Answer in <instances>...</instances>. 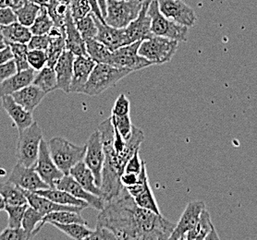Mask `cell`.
Wrapping results in <instances>:
<instances>
[{
	"label": "cell",
	"mask_w": 257,
	"mask_h": 240,
	"mask_svg": "<svg viewBox=\"0 0 257 240\" xmlns=\"http://www.w3.org/2000/svg\"><path fill=\"white\" fill-rule=\"evenodd\" d=\"M141 42L142 41L135 42L127 46L119 47L117 50L111 52L108 64L117 68L127 69L133 72L152 66L151 61L142 57L138 53Z\"/></svg>",
	"instance_id": "9"
},
{
	"label": "cell",
	"mask_w": 257,
	"mask_h": 240,
	"mask_svg": "<svg viewBox=\"0 0 257 240\" xmlns=\"http://www.w3.org/2000/svg\"><path fill=\"white\" fill-rule=\"evenodd\" d=\"M12 59H13V54L10 46L3 50H0V65L4 64Z\"/></svg>",
	"instance_id": "53"
},
{
	"label": "cell",
	"mask_w": 257,
	"mask_h": 240,
	"mask_svg": "<svg viewBox=\"0 0 257 240\" xmlns=\"http://www.w3.org/2000/svg\"><path fill=\"white\" fill-rule=\"evenodd\" d=\"M85 41V47H86V53L89 58L94 60V62L97 63H105L108 64L111 51L103 45L101 42L96 40L95 38H90L86 39Z\"/></svg>",
	"instance_id": "34"
},
{
	"label": "cell",
	"mask_w": 257,
	"mask_h": 240,
	"mask_svg": "<svg viewBox=\"0 0 257 240\" xmlns=\"http://www.w3.org/2000/svg\"><path fill=\"white\" fill-rule=\"evenodd\" d=\"M42 140L43 132L36 122L19 132L16 149L17 163L28 167H35L37 163Z\"/></svg>",
	"instance_id": "5"
},
{
	"label": "cell",
	"mask_w": 257,
	"mask_h": 240,
	"mask_svg": "<svg viewBox=\"0 0 257 240\" xmlns=\"http://www.w3.org/2000/svg\"><path fill=\"white\" fill-rule=\"evenodd\" d=\"M35 193L44 196L47 199H50V200H52L56 203H59V204L77 206V207H82L84 209L87 208V207H90L86 201L77 199L69 192L57 188V187H49V188H45V189H39V190H36Z\"/></svg>",
	"instance_id": "28"
},
{
	"label": "cell",
	"mask_w": 257,
	"mask_h": 240,
	"mask_svg": "<svg viewBox=\"0 0 257 240\" xmlns=\"http://www.w3.org/2000/svg\"><path fill=\"white\" fill-rule=\"evenodd\" d=\"M85 145L86 152L83 162L89 167V169L93 172L95 182L100 187L102 181V172L105 163V152L98 129L89 137Z\"/></svg>",
	"instance_id": "10"
},
{
	"label": "cell",
	"mask_w": 257,
	"mask_h": 240,
	"mask_svg": "<svg viewBox=\"0 0 257 240\" xmlns=\"http://www.w3.org/2000/svg\"><path fill=\"white\" fill-rule=\"evenodd\" d=\"M70 175L76 180L84 189L89 192L94 194L96 196L102 197L104 196L101 187L96 184L94 174L91 170L89 169L84 162L82 161L74 165L70 171ZM104 199V198H103Z\"/></svg>",
	"instance_id": "27"
},
{
	"label": "cell",
	"mask_w": 257,
	"mask_h": 240,
	"mask_svg": "<svg viewBox=\"0 0 257 240\" xmlns=\"http://www.w3.org/2000/svg\"><path fill=\"white\" fill-rule=\"evenodd\" d=\"M8 46H9V45H8L6 39H5V37L3 36L2 31H1V28H0V50L5 49Z\"/></svg>",
	"instance_id": "57"
},
{
	"label": "cell",
	"mask_w": 257,
	"mask_h": 240,
	"mask_svg": "<svg viewBox=\"0 0 257 240\" xmlns=\"http://www.w3.org/2000/svg\"><path fill=\"white\" fill-rule=\"evenodd\" d=\"M5 207H6V202L3 199V197L0 195V211H5Z\"/></svg>",
	"instance_id": "59"
},
{
	"label": "cell",
	"mask_w": 257,
	"mask_h": 240,
	"mask_svg": "<svg viewBox=\"0 0 257 240\" xmlns=\"http://www.w3.org/2000/svg\"><path fill=\"white\" fill-rule=\"evenodd\" d=\"M27 60L32 69L35 71H41L44 67L47 66V53L43 50H29Z\"/></svg>",
	"instance_id": "44"
},
{
	"label": "cell",
	"mask_w": 257,
	"mask_h": 240,
	"mask_svg": "<svg viewBox=\"0 0 257 240\" xmlns=\"http://www.w3.org/2000/svg\"><path fill=\"white\" fill-rule=\"evenodd\" d=\"M47 12L52 19L54 26L59 29H65V19L69 12V5L60 3L58 0H50L47 7Z\"/></svg>",
	"instance_id": "37"
},
{
	"label": "cell",
	"mask_w": 257,
	"mask_h": 240,
	"mask_svg": "<svg viewBox=\"0 0 257 240\" xmlns=\"http://www.w3.org/2000/svg\"><path fill=\"white\" fill-rule=\"evenodd\" d=\"M24 193L28 200V204L35 208L36 211H39L43 216L47 215L50 212L58 211H71L82 212L84 210L82 207L77 206H69V205H62L56 203L50 199H47L46 197L38 195L35 192L28 191L24 189Z\"/></svg>",
	"instance_id": "21"
},
{
	"label": "cell",
	"mask_w": 257,
	"mask_h": 240,
	"mask_svg": "<svg viewBox=\"0 0 257 240\" xmlns=\"http://www.w3.org/2000/svg\"><path fill=\"white\" fill-rule=\"evenodd\" d=\"M13 54V59L16 63L18 71H25L28 70L30 67L28 60H27V55L29 48L27 44H21V43H9L8 44Z\"/></svg>",
	"instance_id": "40"
},
{
	"label": "cell",
	"mask_w": 257,
	"mask_h": 240,
	"mask_svg": "<svg viewBox=\"0 0 257 240\" xmlns=\"http://www.w3.org/2000/svg\"><path fill=\"white\" fill-rule=\"evenodd\" d=\"M0 28L8 44L9 43L28 44L33 36L29 27H26L18 22L9 25H5V26H1Z\"/></svg>",
	"instance_id": "29"
},
{
	"label": "cell",
	"mask_w": 257,
	"mask_h": 240,
	"mask_svg": "<svg viewBox=\"0 0 257 240\" xmlns=\"http://www.w3.org/2000/svg\"><path fill=\"white\" fill-rule=\"evenodd\" d=\"M88 2H89L90 5H91L92 12L94 13V15H95L97 18L99 19L100 21H101L103 24H105V20H104L103 16H102V13H101V11H100V8L99 6H98L97 1H96V0H88Z\"/></svg>",
	"instance_id": "54"
},
{
	"label": "cell",
	"mask_w": 257,
	"mask_h": 240,
	"mask_svg": "<svg viewBox=\"0 0 257 240\" xmlns=\"http://www.w3.org/2000/svg\"><path fill=\"white\" fill-rule=\"evenodd\" d=\"M147 14L151 18V30L154 36L166 37L178 42L187 41V26L177 24L165 17L159 11L157 0H151Z\"/></svg>",
	"instance_id": "6"
},
{
	"label": "cell",
	"mask_w": 257,
	"mask_h": 240,
	"mask_svg": "<svg viewBox=\"0 0 257 240\" xmlns=\"http://www.w3.org/2000/svg\"><path fill=\"white\" fill-rule=\"evenodd\" d=\"M101 140L105 152V163L102 172L101 189L105 201L115 198L122 190L120 176L125 165L135 152L140 151L141 144L145 141L143 130L134 126L128 140H124L113 126L111 117L106 118L98 126Z\"/></svg>",
	"instance_id": "2"
},
{
	"label": "cell",
	"mask_w": 257,
	"mask_h": 240,
	"mask_svg": "<svg viewBox=\"0 0 257 240\" xmlns=\"http://www.w3.org/2000/svg\"><path fill=\"white\" fill-rule=\"evenodd\" d=\"M96 63L88 56H76L73 63V75L70 93L83 94L89 77Z\"/></svg>",
	"instance_id": "18"
},
{
	"label": "cell",
	"mask_w": 257,
	"mask_h": 240,
	"mask_svg": "<svg viewBox=\"0 0 257 240\" xmlns=\"http://www.w3.org/2000/svg\"><path fill=\"white\" fill-rule=\"evenodd\" d=\"M94 20L98 30L95 39L105 45L111 52L117 50L119 47L128 45L124 28L117 29L106 24H103L95 15Z\"/></svg>",
	"instance_id": "19"
},
{
	"label": "cell",
	"mask_w": 257,
	"mask_h": 240,
	"mask_svg": "<svg viewBox=\"0 0 257 240\" xmlns=\"http://www.w3.org/2000/svg\"><path fill=\"white\" fill-rule=\"evenodd\" d=\"M47 93L38 88L34 84H30L28 86L12 94V98L23 106L25 110L34 113L35 108L41 104L43 99L46 97Z\"/></svg>",
	"instance_id": "25"
},
{
	"label": "cell",
	"mask_w": 257,
	"mask_h": 240,
	"mask_svg": "<svg viewBox=\"0 0 257 240\" xmlns=\"http://www.w3.org/2000/svg\"><path fill=\"white\" fill-rule=\"evenodd\" d=\"M96 225L109 229L118 240H162L170 239L176 224L161 213L139 207L123 187L117 196L105 201Z\"/></svg>",
	"instance_id": "1"
},
{
	"label": "cell",
	"mask_w": 257,
	"mask_h": 240,
	"mask_svg": "<svg viewBox=\"0 0 257 240\" xmlns=\"http://www.w3.org/2000/svg\"><path fill=\"white\" fill-rule=\"evenodd\" d=\"M22 1H23V0H13V2H14V8L17 7ZM14 8H13V9H14Z\"/></svg>",
	"instance_id": "60"
},
{
	"label": "cell",
	"mask_w": 257,
	"mask_h": 240,
	"mask_svg": "<svg viewBox=\"0 0 257 240\" xmlns=\"http://www.w3.org/2000/svg\"><path fill=\"white\" fill-rule=\"evenodd\" d=\"M0 240H28V236L23 227H7L0 233Z\"/></svg>",
	"instance_id": "46"
},
{
	"label": "cell",
	"mask_w": 257,
	"mask_h": 240,
	"mask_svg": "<svg viewBox=\"0 0 257 240\" xmlns=\"http://www.w3.org/2000/svg\"><path fill=\"white\" fill-rule=\"evenodd\" d=\"M17 71V67L14 59H12L4 64L0 65V83L6 81L7 79L12 77Z\"/></svg>",
	"instance_id": "50"
},
{
	"label": "cell",
	"mask_w": 257,
	"mask_h": 240,
	"mask_svg": "<svg viewBox=\"0 0 257 240\" xmlns=\"http://www.w3.org/2000/svg\"><path fill=\"white\" fill-rule=\"evenodd\" d=\"M77 29L80 32L81 36L84 40L90 38H95L97 36V26L94 20V14L90 12L88 15L78 21H75Z\"/></svg>",
	"instance_id": "39"
},
{
	"label": "cell",
	"mask_w": 257,
	"mask_h": 240,
	"mask_svg": "<svg viewBox=\"0 0 257 240\" xmlns=\"http://www.w3.org/2000/svg\"><path fill=\"white\" fill-rule=\"evenodd\" d=\"M35 168L39 176H41L42 179L50 187H56L57 182L64 176V174L54 163L49 152L48 144L44 140H42L40 143L39 154Z\"/></svg>",
	"instance_id": "14"
},
{
	"label": "cell",
	"mask_w": 257,
	"mask_h": 240,
	"mask_svg": "<svg viewBox=\"0 0 257 240\" xmlns=\"http://www.w3.org/2000/svg\"><path fill=\"white\" fill-rule=\"evenodd\" d=\"M205 209L204 201L195 200L188 203L184 211L182 212L180 221L175 225L170 239L184 240L189 231L196 225L201 216L202 211Z\"/></svg>",
	"instance_id": "15"
},
{
	"label": "cell",
	"mask_w": 257,
	"mask_h": 240,
	"mask_svg": "<svg viewBox=\"0 0 257 240\" xmlns=\"http://www.w3.org/2000/svg\"><path fill=\"white\" fill-rule=\"evenodd\" d=\"M50 224L54 225L56 228L60 230L62 233L70 236L73 239L87 240L88 236L93 233L92 229L88 228L87 224H82L79 222H71V223H59V222H51Z\"/></svg>",
	"instance_id": "36"
},
{
	"label": "cell",
	"mask_w": 257,
	"mask_h": 240,
	"mask_svg": "<svg viewBox=\"0 0 257 240\" xmlns=\"http://www.w3.org/2000/svg\"><path fill=\"white\" fill-rule=\"evenodd\" d=\"M97 3H98V6L100 8V11L102 13V16L105 20V16H106V3H107V0H96Z\"/></svg>",
	"instance_id": "55"
},
{
	"label": "cell",
	"mask_w": 257,
	"mask_h": 240,
	"mask_svg": "<svg viewBox=\"0 0 257 240\" xmlns=\"http://www.w3.org/2000/svg\"><path fill=\"white\" fill-rule=\"evenodd\" d=\"M56 187L69 192L77 199L86 201L90 207H93L97 211L103 210L105 207V199L84 189L72 176H70V174L62 176L59 181L57 182Z\"/></svg>",
	"instance_id": "17"
},
{
	"label": "cell",
	"mask_w": 257,
	"mask_h": 240,
	"mask_svg": "<svg viewBox=\"0 0 257 240\" xmlns=\"http://www.w3.org/2000/svg\"><path fill=\"white\" fill-rule=\"evenodd\" d=\"M111 121L113 126L117 129L118 133L121 135L124 140H128L133 133V129L134 125L132 124V120L130 115L128 116H123V117H117L111 115Z\"/></svg>",
	"instance_id": "42"
},
{
	"label": "cell",
	"mask_w": 257,
	"mask_h": 240,
	"mask_svg": "<svg viewBox=\"0 0 257 240\" xmlns=\"http://www.w3.org/2000/svg\"><path fill=\"white\" fill-rule=\"evenodd\" d=\"M50 38L48 35L43 36H33L29 43L27 44L29 50H43L47 51V47L49 46Z\"/></svg>",
	"instance_id": "48"
},
{
	"label": "cell",
	"mask_w": 257,
	"mask_h": 240,
	"mask_svg": "<svg viewBox=\"0 0 257 240\" xmlns=\"http://www.w3.org/2000/svg\"><path fill=\"white\" fill-rule=\"evenodd\" d=\"M179 42L166 37L154 36L141 42L138 53L148 59L153 65L170 62L178 49Z\"/></svg>",
	"instance_id": "8"
},
{
	"label": "cell",
	"mask_w": 257,
	"mask_h": 240,
	"mask_svg": "<svg viewBox=\"0 0 257 240\" xmlns=\"http://www.w3.org/2000/svg\"><path fill=\"white\" fill-rule=\"evenodd\" d=\"M130 109H131L130 100L125 94H121L115 101V104L112 107L111 115L117 116V117L128 116L130 115Z\"/></svg>",
	"instance_id": "45"
},
{
	"label": "cell",
	"mask_w": 257,
	"mask_h": 240,
	"mask_svg": "<svg viewBox=\"0 0 257 240\" xmlns=\"http://www.w3.org/2000/svg\"><path fill=\"white\" fill-rule=\"evenodd\" d=\"M41 7L30 0H23L13 9L16 14L17 22L26 27H31L38 16Z\"/></svg>",
	"instance_id": "30"
},
{
	"label": "cell",
	"mask_w": 257,
	"mask_h": 240,
	"mask_svg": "<svg viewBox=\"0 0 257 240\" xmlns=\"http://www.w3.org/2000/svg\"><path fill=\"white\" fill-rule=\"evenodd\" d=\"M0 195L3 197L6 204H28L24 188L19 187L12 182L7 181L0 184Z\"/></svg>",
	"instance_id": "31"
},
{
	"label": "cell",
	"mask_w": 257,
	"mask_h": 240,
	"mask_svg": "<svg viewBox=\"0 0 257 240\" xmlns=\"http://www.w3.org/2000/svg\"><path fill=\"white\" fill-rule=\"evenodd\" d=\"M117 239L115 234L109 229L96 225V228L93 230V233L88 236L87 240H113Z\"/></svg>",
	"instance_id": "49"
},
{
	"label": "cell",
	"mask_w": 257,
	"mask_h": 240,
	"mask_svg": "<svg viewBox=\"0 0 257 240\" xmlns=\"http://www.w3.org/2000/svg\"><path fill=\"white\" fill-rule=\"evenodd\" d=\"M137 1H140V2H144L145 0H137Z\"/></svg>",
	"instance_id": "62"
},
{
	"label": "cell",
	"mask_w": 257,
	"mask_h": 240,
	"mask_svg": "<svg viewBox=\"0 0 257 240\" xmlns=\"http://www.w3.org/2000/svg\"><path fill=\"white\" fill-rule=\"evenodd\" d=\"M8 181L12 182L19 187L32 192L50 187L42 179L35 167H28L20 163H17L13 167Z\"/></svg>",
	"instance_id": "12"
},
{
	"label": "cell",
	"mask_w": 257,
	"mask_h": 240,
	"mask_svg": "<svg viewBox=\"0 0 257 240\" xmlns=\"http://www.w3.org/2000/svg\"><path fill=\"white\" fill-rule=\"evenodd\" d=\"M133 71L127 69L117 68L105 63H97L89 77L83 94L89 96H96L105 90L115 86L123 78Z\"/></svg>",
	"instance_id": "4"
},
{
	"label": "cell",
	"mask_w": 257,
	"mask_h": 240,
	"mask_svg": "<svg viewBox=\"0 0 257 240\" xmlns=\"http://www.w3.org/2000/svg\"><path fill=\"white\" fill-rule=\"evenodd\" d=\"M47 144L54 163L64 175H69L74 165L83 161L86 152V145L78 146L62 137H54Z\"/></svg>",
	"instance_id": "3"
},
{
	"label": "cell",
	"mask_w": 257,
	"mask_h": 240,
	"mask_svg": "<svg viewBox=\"0 0 257 240\" xmlns=\"http://www.w3.org/2000/svg\"><path fill=\"white\" fill-rule=\"evenodd\" d=\"M150 2L151 0H145L139 16L124 28L128 45L135 42L144 41L154 36L151 30V18L147 14Z\"/></svg>",
	"instance_id": "16"
},
{
	"label": "cell",
	"mask_w": 257,
	"mask_h": 240,
	"mask_svg": "<svg viewBox=\"0 0 257 240\" xmlns=\"http://www.w3.org/2000/svg\"><path fill=\"white\" fill-rule=\"evenodd\" d=\"M69 9L73 21H78L92 12V8L88 0H70Z\"/></svg>",
	"instance_id": "43"
},
{
	"label": "cell",
	"mask_w": 257,
	"mask_h": 240,
	"mask_svg": "<svg viewBox=\"0 0 257 240\" xmlns=\"http://www.w3.org/2000/svg\"><path fill=\"white\" fill-rule=\"evenodd\" d=\"M1 99L4 110L16 125L19 132L23 131L35 122L33 113L25 110L23 106L17 104L12 98V95L3 96Z\"/></svg>",
	"instance_id": "22"
},
{
	"label": "cell",
	"mask_w": 257,
	"mask_h": 240,
	"mask_svg": "<svg viewBox=\"0 0 257 240\" xmlns=\"http://www.w3.org/2000/svg\"><path fill=\"white\" fill-rule=\"evenodd\" d=\"M3 8H14L13 0H0V9Z\"/></svg>",
	"instance_id": "56"
},
{
	"label": "cell",
	"mask_w": 257,
	"mask_h": 240,
	"mask_svg": "<svg viewBox=\"0 0 257 240\" xmlns=\"http://www.w3.org/2000/svg\"><path fill=\"white\" fill-rule=\"evenodd\" d=\"M75 55L69 50H65L60 56L54 70L57 74L58 90H62L66 94L70 93V84L73 75V63Z\"/></svg>",
	"instance_id": "20"
},
{
	"label": "cell",
	"mask_w": 257,
	"mask_h": 240,
	"mask_svg": "<svg viewBox=\"0 0 257 240\" xmlns=\"http://www.w3.org/2000/svg\"><path fill=\"white\" fill-rule=\"evenodd\" d=\"M54 27L52 19L50 18L46 7H41L38 16L35 19V23L30 27L33 36L48 35Z\"/></svg>",
	"instance_id": "38"
},
{
	"label": "cell",
	"mask_w": 257,
	"mask_h": 240,
	"mask_svg": "<svg viewBox=\"0 0 257 240\" xmlns=\"http://www.w3.org/2000/svg\"><path fill=\"white\" fill-rule=\"evenodd\" d=\"M17 22L16 14L12 8L0 9V27Z\"/></svg>",
	"instance_id": "51"
},
{
	"label": "cell",
	"mask_w": 257,
	"mask_h": 240,
	"mask_svg": "<svg viewBox=\"0 0 257 240\" xmlns=\"http://www.w3.org/2000/svg\"><path fill=\"white\" fill-rule=\"evenodd\" d=\"M145 165H146V163L141 159L139 151H138V152H135V154L127 162V164L125 165L124 172L139 175Z\"/></svg>",
	"instance_id": "47"
},
{
	"label": "cell",
	"mask_w": 257,
	"mask_h": 240,
	"mask_svg": "<svg viewBox=\"0 0 257 240\" xmlns=\"http://www.w3.org/2000/svg\"><path fill=\"white\" fill-rule=\"evenodd\" d=\"M140 178V174L136 175L133 173H126L124 172L120 176V182L124 187H133L137 184Z\"/></svg>",
	"instance_id": "52"
},
{
	"label": "cell",
	"mask_w": 257,
	"mask_h": 240,
	"mask_svg": "<svg viewBox=\"0 0 257 240\" xmlns=\"http://www.w3.org/2000/svg\"><path fill=\"white\" fill-rule=\"evenodd\" d=\"M51 222H59V223H71V222H79L82 224H87L85 219L81 215V212L71 211H53L45 215L43 218V221L40 223L39 228L42 227L46 223Z\"/></svg>",
	"instance_id": "33"
},
{
	"label": "cell",
	"mask_w": 257,
	"mask_h": 240,
	"mask_svg": "<svg viewBox=\"0 0 257 240\" xmlns=\"http://www.w3.org/2000/svg\"><path fill=\"white\" fill-rule=\"evenodd\" d=\"M59 2L60 3H63V4H67V5H69V2H70V0H58Z\"/></svg>",
	"instance_id": "61"
},
{
	"label": "cell",
	"mask_w": 257,
	"mask_h": 240,
	"mask_svg": "<svg viewBox=\"0 0 257 240\" xmlns=\"http://www.w3.org/2000/svg\"><path fill=\"white\" fill-rule=\"evenodd\" d=\"M32 84L43 90L45 93L49 94L55 90H58V80L56 71L48 66H46L35 74L34 82Z\"/></svg>",
	"instance_id": "32"
},
{
	"label": "cell",
	"mask_w": 257,
	"mask_h": 240,
	"mask_svg": "<svg viewBox=\"0 0 257 240\" xmlns=\"http://www.w3.org/2000/svg\"><path fill=\"white\" fill-rule=\"evenodd\" d=\"M30 1L34 2V3L39 5L40 7H47L49 4L50 0H30Z\"/></svg>",
	"instance_id": "58"
},
{
	"label": "cell",
	"mask_w": 257,
	"mask_h": 240,
	"mask_svg": "<svg viewBox=\"0 0 257 240\" xmlns=\"http://www.w3.org/2000/svg\"><path fill=\"white\" fill-rule=\"evenodd\" d=\"M65 34H66V49L75 56H87L85 41L77 29L75 23L70 14V9L65 19Z\"/></svg>",
	"instance_id": "23"
},
{
	"label": "cell",
	"mask_w": 257,
	"mask_h": 240,
	"mask_svg": "<svg viewBox=\"0 0 257 240\" xmlns=\"http://www.w3.org/2000/svg\"><path fill=\"white\" fill-rule=\"evenodd\" d=\"M128 193L135 199L136 204L141 208L160 213L158 202L153 193L152 187L147 176L146 165L140 173V178L137 184L133 187H126Z\"/></svg>",
	"instance_id": "13"
},
{
	"label": "cell",
	"mask_w": 257,
	"mask_h": 240,
	"mask_svg": "<svg viewBox=\"0 0 257 240\" xmlns=\"http://www.w3.org/2000/svg\"><path fill=\"white\" fill-rule=\"evenodd\" d=\"M43 218L44 216L39 211H36L32 206H28L22 222V227L26 232L28 239L35 237V234L40 232L39 226L43 221Z\"/></svg>",
	"instance_id": "35"
},
{
	"label": "cell",
	"mask_w": 257,
	"mask_h": 240,
	"mask_svg": "<svg viewBox=\"0 0 257 240\" xmlns=\"http://www.w3.org/2000/svg\"><path fill=\"white\" fill-rule=\"evenodd\" d=\"M159 11L165 17L177 24L193 27L196 23V15L193 9L181 0H157Z\"/></svg>",
	"instance_id": "11"
},
{
	"label": "cell",
	"mask_w": 257,
	"mask_h": 240,
	"mask_svg": "<svg viewBox=\"0 0 257 240\" xmlns=\"http://www.w3.org/2000/svg\"><path fill=\"white\" fill-rule=\"evenodd\" d=\"M35 71L32 68L25 71H17L6 81L0 83V98L6 95H12L18 91L28 86L34 82Z\"/></svg>",
	"instance_id": "24"
},
{
	"label": "cell",
	"mask_w": 257,
	"mask_h": 240,
	"mask_svg": "<svg viewBox=\"0 0 257 240\" xmlns=\"http://www.w3.org/2000/svg\"><path fill=\"white\" fill-rule=\"evenodd\" d=\"M143 2L137 0H107L105 23L117 29L126 28L140 14Z\"/></svg>",
	"instance_id": "7"
},
{
	"label": "cell",
	"mask_w": 257,
	"mask_h": 240,
	"mask_svg": "<svg viewBox=\"0 0 257 240\" xmlns=\"http://www.w3.org/2000/svg\"><path fill=\"white\" fill-rule=\"evenodd\" d=\"M28 206L29 204H6L5 211L8 213V216H9V221H8L9 227H12V228L22 227V222L24 219V213L27 210Z\"/></svg>",
	"instance_id": "41"
},
{
	"label": "cell",
	"mask_w": 257,
	"mask_h": 240,
	"mask_svg": "<svg viewBox=\"0 0 257 240\" xmlns=\"http://www.w3.org/2000/svg\"><path fill=\"white\" fill-rule=\"evenodd\" d=\"M186 240H212L219 239L216 228L211 220L209 212L205 209L202 211L201 216L196 225L188 232L185 236Z\"/></svg>",
	"instance_id": "26"
}]
</instances>
